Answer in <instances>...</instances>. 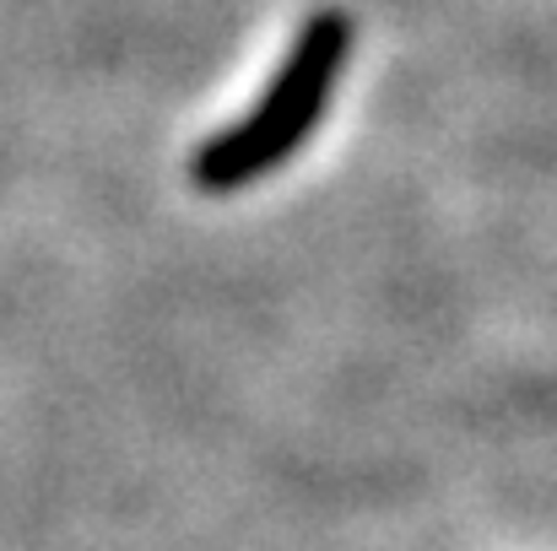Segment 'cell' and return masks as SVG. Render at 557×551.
<instances>
[{"label": "cell", "mask_w": 557, "mask_h": 551, "mask_svg": "<svg viewBox=\"0 0 557 551\" xmlns=\"http://www.w3.org/2000/svg\"><path fill=\"white\" fill-rule=\"evenodd\" d=\"M352 49V22L342 11H320L287 49L276 82L265 87L260 109L249 120H238L227 136L206 141L195 158V184L200 189H238L244 179H260L265 168H276L320 120L342 65Z\"/></svg>", "instance_id": "6da1fadb"}]
</instances>
